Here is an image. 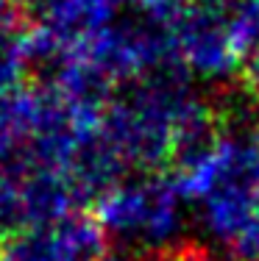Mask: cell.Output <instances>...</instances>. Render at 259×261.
<instances>
[{"label": "cell", "instance_id": "cell-3", "mask_svg": "<svg viewBox=\"0 0 259 261\" xmlns=\"http://www.w3.org/2000/svg\"><path fill=\"white\" fill-rule=\"evenodd\" d=\"M176 70L198 81H229L243 75L256 39L240 14L223 0H184L170 20Z\"/></svg>", "mask_w": 259, "mask_h": 261}, {"label": "cell", "instance_id": "cell-9", "mask_svg": "<svg viewBox=\"0 0 259 261\" xmlns=\"http://www.w3.org/2000/svg\"><path fill=\"white\" fill-rule=\"evenodd\" d=\"M126 3L137 6V9H145V11H153V14H170L184 0H126Z\"/></svg>", "mask_w": 259, "mask_h": 261}, {"label": "cell", "instance_id": "cell-7", "mask_svg": "<svg viewBox=\"0 0 259 261\" xmlns=\"http://www.w3.org/2000/svg\"><path fill=\"white\" fill-rule=\"evenodd\" d=\"M134 261H215L203 247L181 242V245L170 247V250H159V253H148V256H137Z\"/></svg>", "mask_w": 259, "mask_h": 261}, {"label": "cell", "instance_id": "cell-6", "mask_svg": "<svg viewBox=\"0 0 259 261\" xmlns=\"http://www.w3.org/2000/svg\"><path fill=\"white\" fill-rule=\"evenodd\" d=\"M22 150L17 156H0V250L22 231Z\"/></svg>", "mask_w": 259, "mask_h": 261}, {"label": "cell", "instance_id": "cell-8", "mask_svg": "<svg viewBox=\"0 0 259 261\" xmlns=\"http://www.w3.org/2000/svg\"><path fill=\"white\" fill-rule=\"evenodd\" d=\"M243 86L251 92V95H256L259 97V47L254 53H251V59L245 61V67H243Z\"/></svg>", "mask_w": 259, "mask_h": 261}, {"label": "cell", "instance_id": "cell-2", "mask_svg": "<svg viewBox=\"0 0 259 261\" xmlns=\"http://www.w3.org/2000/svg\"><path fill=\"white\" fill-rule=\"evenodd\" d=\"M187 211L190 206L170 172H151L120 178L103 189L95 197L92 217L114 247L148 256L181 245Z\"/></svg>", "mask_w": 259, "mask_h": 261}, {"label": "cell", "instance_id": "cell-4", "mask_svg": "<svg viewBox=\"0 0 259 261\" xmlns=\"http://www.w3.org/2000/svg\"><path fill=\"white\" fill-rule=\"evenodd\" d=\"M0 256L6 261H123L95 217L81 211L20 231Z\"/></svg>", "mask_w": 259, "mask_h": 261}, {"label": "cell", "instance_id": "cell-5", "mask_svg": "<svg viewBox=\"0 0 259 261\" xmlns=\"http://www.w3.org/2000/svg\"><path fill=\"white\" fill-rule=\"evenodd\" d=\"M31 67H34V61H31L26 11L0 9V89L20 86L22 75Z\"/></svg>", "mask_w": 259, "mask_h": 261}, {"label": "cell", "instance_id": "cell-1", "mask_svg": "<svg viewBox=\"0 0 259 261\" xmlns=\"http://www.w3.org/2000/svg\"><path fill=\"white\" fill-rule=\"evenodd\" d=\"M218 106L184 72L168 70L112 92L101 111V136L123 172H170L187 153L220 134Z\"/></svg>", "mask_w": 259, "mask_h": 261}]
</instances>
